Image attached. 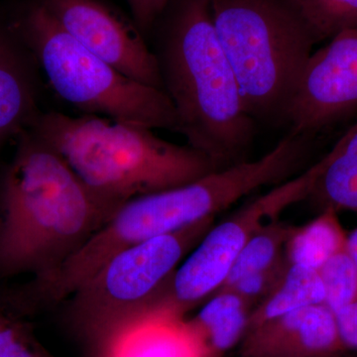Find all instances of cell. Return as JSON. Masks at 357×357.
Segmentation results:
<instances>
[{
  "label": "cell",
  "instance_id": "obj_5",
  "mask_svg": "<svg viewBox=\"0 0 357 357\" xmlns=\"http://www.w3.org/2000/svg\"><path fill=\"white\" fill-rule=\"evenodd\" d=\"M23 31L52 89L65 102L84 114L178 132L165 91L130 79L91 53L41 2L26 15Z\"/></svg>",
  "mask_w": 357,
  "mask_h": 357
},
{
  "label": "cell",
  "instance_id": "obj_8",
  "mask_svg": "<svg viewBox=\"0 0 357 357\" xmlns=\"http://www.w3.org/2000/svg\"><path fill=\"white\" fill-rule=\"evenodd\" d=\"M357 112V26L309 59L289 110L291 132L312 136Z\"/></svg>",
  "mask_w": 357,
  "mask_h": 357
},
{
  "label": "cell",
  "instance_id": "obj_15",
  "mask_svg": "<svg viewBox=\"0 0 357 357\" xmlns=\"http://www.w3.org/2000/svg\"><path fill=\"white\" fill-rule=\"evenodd\" d=\"M347 234L332 208L321 211L309 222L295 227L285 246L290 264L319 271L328 259L347 249Z\"/></svg>",
  "mask_w": 357,
  "mask_h": 357
},
{
  "label": "cell",
  "instance_id": "obj_25",
  "mask_svg": "<svg viewBox=\"0 0 357 357\" xmlns=\"http://www.w3.org/2000/svg\"><path fill=\"white\" fill-rule=\"evenodd\" d=\"M331 357H357V351H356V354H349V351H347Z\"/></svg>",
  "mask_w": 357,
  "mask_h": 357
},
{
  "label": "cell",
  "instance_id": "obj_22",
  "mask_svg": "<svg viewBox=\"0 0 357 357\" xmlns=\"http://www.w3.org/2000/svg\"><path fill=\"white\" fill-rule=\"evenodd\" d=\"M139 31L147 32L171 0H126Z\"/></svg>",
  "mask_w": 357,
  "mask_h": 357
},
{
  "label": "cell",
  "instance_id": "obj_4",
  "mask_svg": "<svg viewBox=\"0 0 357 357\" xmlns=\"http://www.w3.org/2000/svg\"><path fill=\"white\" fill-rule=\"evenodd\" d=\"M211 17L255 121L287 123L316 41L289 0H210Z\"/></svg>",
  "mask_w": 357,
  "mask_h": 357
},
{
  "label": "cell",
  "instance_id": "obj_20",
  "mask_svg": "<svg viewBox=\"0 0 357 357\" xmlns=\"http://www.w3.org/2000/svg\"><path fill=\"white\" fill-rule=\"evenodd\" d=\"M325 287V304L333 314L357 301V267L347 249L333 256L319 270Z\"/></svg>",
  "mask_w": 357,
  "mask_h": 357
},
{
  "label": "cell",
  "instance_id": "obj_14",
  "mask_svg": "<svg viewBox=\"0 0 357 357\" xmlns=\"http://www.w3.org/2000/svg\"><path fill=\"white\" fill-rule=\"evenodd\" d=\"M35 93L24 60L0 31V146L35 121Z\"/></svg>",
  "mask_w": 357,
  "mask_h": 357
},
{
  "label": "cell",
  "instance_id": "obj_1",
  "mask_svg": "<svg viewBox=\"0 0 357 357\" xmlns=\"http://www.w3.org/2000/svg\"><path fill=\"white\" fill-rule=\"evenodd\" d=\"M112 215L55 150L25 133L0 183V277L55 271Z\"/></svg>",
  "mask_w": 357,
  "mask_h": 357
},
{
  "label": "cell",
  "instance_id": "obj_19",
  "mask_svg": "<svg viewBox=\"0 0 357 357\" xmlns=\"http://www.w3.org/2000/svg\"><path fill=\"white\" fill-rule=\"evenodd\" d=\"M22 310L0 298V357H54L40 344Z\"/></svg>",
  "mask_w": 357,
  "mask_h": 357
},
{
  "label": "cell",
  "instance_id": "obj_9",
  "mask_svg": "<svg viewBox=\"0 0 357 357\" xmlns=\"http://www.w3.org/2000/svg\"><path fill=\"white\" fill-rule=\"evenodd\" d=\"M77 41L117 70L141 84L163 89L153 52L137 27L100 0H42Z\"/></svg>",
  "mask_w": 357,
  "mask_h": 357
},
{
  "label": "cell",
  "instance_id": "obj_11",
  "mask_svg": "<svg viewBox=\"0 0 357 357\" xmlns=\"http://www.w3.org/2000/svg\"><path fill=\"white\" fill-rule=\"evenodd\" d=\"M103 357H204L185 318L154 316L114 338Z\"/></svg>",
  "mask_w": 357,
  "mask_h": 357
},
{
  "label": "cell",
  "instance_id": "obj_23",
  "mask_svg": "<svg viewBox=\"0 0 357 357\" xmlns=\"http://www.w3.org/2000/svg\"><path fill=\"white\" fill-rule=\"evenodd\" d=\"M335 314L344 347L347 351H357V301Z\"/></svg>",
  "mask_w": 357,
  "mask_h": 357
},
{
  "label": "cell",
  "instance_id": "obj_2",
  "mask_svg": "<svg viewBox=\"0 0 357 357\" xmlns=\"http://www.w3.org/2000/svg\"><path fill=\"white\" fill-rule=\"evenodd\" d=\"M154 55L187 144L218 169L248 160L256 121L218 39L210 0H180Z\"/></svg>",
  "mask_w": 357,
  "mask_h": 357
},
{
  "label": "cell",
  "instance_id": "obj_24",
  "mask_svg": "<svg viewBox=\"0 0 357 357\" xmlns=\"http://www.w3.org/2000/svg\"><path fill=\"white\" fill-rule=\"evenodd\" d=\"M347 251L357 267V227L347 234Z\"/></svg>",
  "mask_w": 357,
  "mask_h": 357
},
{
  "label": "cell",
  "instance_id": "obj_17",
  "mask_svg": "<svg viewBox=\"0 0 357 357\" xmlns=\"http://www.w3.org/2000/svg\"><path fill=\"white\" fill-rule=\"evenodd\" d=\"M296 225L277 220L265 223L237 256L218 291L227 290L249 275L266 270L285 256V246ZM215 292V293H217Z\"/></svg>",
  "mask_w": 357,
  "mask_h": 357
},
{
  "label": "cell",
  "instance_id": "obj_13",
  "mask_svg": "<svg viewBox=\"0 0 357 357\" xmlns=\"http://www.w3.org/2000/svg\"><path fill=\"white\" fill-rule=\"evenodd\" d=\"M321 162V173L307 199L321 211L332 208L357 213V121Z\"/></svg>",
  "mask_w": 357,
  "mask_h": 357
},
{
  "label": "cell",
  "instance_id": "obj_16",
  "mask_svg": "<svg viewBox=\"0 0 357 357\" xmlns=\"http://www.w3.org/2000/svg\"><path fill=\"white\" fill-rule=\"evenodd\" d=\"M325 287L319 271L289 263L274 288L251 312L248 330L287 312L325 304Z\"/></svg>",
  "mask_w": 357,
  "mask_h": 357
},
{
  "label": "cell",
  "instance_id": "obj_18",
  "mask_svg": "<svg viewBox=\"0 0 357 357\" xmlns=\"http://www.w3.org/2000/svg\"><path fill=\"white\" fill-rule=\"evenodd\" d=\"M316 43L357 26V0H289Z\"/></svg>",
  "mask_w": 357,
  "mask_h": 357
},
{
  "label": "cell",
  "instance_id": "obj_12",
  "mask_svg": "<svg viewBox=\"0 0 357 357\" xmlns=\"http://www.w3.org/2000/svg\"><path fill=\"white\" fill-rule=\"evenodd\" d=\"M255 307L232 291H220L204 303L188 326L204 357H222L241 344Z\"/></svg>",
  "mask_w": 357,
  "mask_h": 357
},
{
  "label": "cell",
  "instance_id": "obj_7",
  "mask_svg": "<svg viewBox=\"0 0 357 357\" xmlns=\"http://www.w3.org/2000/svg\"><path fill=\"white\" fill-rule=\"evenodd\" d=\"M321 170L319 160L213 225L166 284L152 314L185 318L188 312L210 299L227 279L249 239L289 206L309 198Z\"/></svg>",
  "mask_w": 357,
  "mask_h": 357
},
{
  "label": "cell",
  "instance_id": "obj_21",
  "mask_svg": "<svg viewBox=\"0 0 357 357\" xmlns=\"http://www.w3.org/2000/svg\"><path fill=\"white\" fill-rule=\"evenodd\" d=\"M289 264L287 258L284 256L280 261L263 271L257 272L236 282L231 287L223 291H232L238 294L253 307L260 302L274 288L281 278ZM220 292V291H218Z\"/></svg>",
  "mask_w": 357,
  "mask_h": 357
},
{
  "label": "cell",
  "instance_id": "obj_6",
  "mask_svg": "<svg viewBox=\"0 0 357 357\" xmlns=\"http://www.w3.org/2000/svg\"><path fill=\"white\" fill-rule=\"evenodd\" d=\"M208 218L117 253L69 298L70 319L102 351L149 317L185 256L213 225Z\"/></svg>",
  "mask_w": 357,
  "mask_h": 357
},
{
  "label": "cell",
  "instance_id": "obj_10",
  "mask_svg": "<svg viewBox=\"0 0 357 357\" xmlns=\"http://www.w3.org/2000/svg\"><path fill=\"white\" fill-rule=\"evenodd\" d=\"M243 357H331L347 351L335 314L326 304L287 312L249 328Z\"/></svg>",
  "mask_w": 357,
  "mask_h": 357
},
{
  "label": "cell",
  "instance_id": "obj_3",
  "mask_svg": "<svg viewBox=\"0 0 357 357\" xmlns=\"http://www.w3.org/2000/svg\"><path fill=\"white\" fill-rule=\"evenodd\" d=\"M32 132L55 150L112 215L130 199L194 182L220 170L189 144L155 135L153 129L100 115H39Z\"/></svg>",
  "mask_w": 357,
  "mask_h": 357
}]
</instances>
